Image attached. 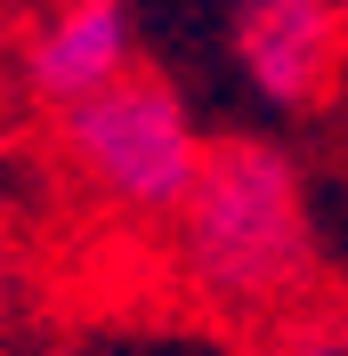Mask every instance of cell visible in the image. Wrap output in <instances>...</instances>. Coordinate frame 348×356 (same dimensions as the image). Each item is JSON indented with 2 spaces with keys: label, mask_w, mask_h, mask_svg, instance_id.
Listing matches in <instances>:
<instances>
[{
  "label": "cell",
  "mask_w": 348,
  "mask_h": 356,
  "mask_svg": "<svg viewBox=\"0 0 348 356\" xmlns=\"http://www.w3.org/2000/svg\"><path fill=\"white\" fill-rule=\"evenodd\" d=\"M171 259L219 316H292L316 284L300 162L267 138H211L203 178L171 219Z\"/></svg>",
  "instance_id": "1"
},
{
  "label": "cell",
  "mask_w": 348,
  "mask_h": 356,
  "mask_svg": "<svg viewBox=\"0 0 348 356\" xmlns=\"http://www.w3.org/2000/svg\"><path fill=\"white\" fill-rule=\"evenodd\" d=\"M57 146H65V170L81 178V195H97L122 219H162V227L178 219V202L203 178V154H211L187 97L146 65L122 73L97 97H81V106H65Z\"/></svg>",
  "instance_id": "2"
},
{
  "label": "cell",
  "mask_w": 348,
  "mask_h": 356,
  "mask_svg": "<svg viewBox=\"0 0 348 356\" xmlns=\"http://www.w3.org/2000/svg\"><path fill=\"white\" fill-rule=\"evenodd\" d=\"M235 73L243 89L276 113L324 106L348 73V0H267V8H235Z\"/></svg>",
  "instance_id": "3"
},
{
  "label": "cell",
  "mask_w": 348,
  "mask_h": 356,
  "mask_svg": "<svg viewBox=\"0 0 348 356\" xmlns=\"http://www.w3.org/2000/svg\"><path fill=\"white\" fill-rule=\"evenodd\" d=\"M122 73H138L130 0H41L33 24L17 33V89L49 113L113 89Z\"/></svg>",
  "instance_id": "4"
},
{
  "label": "cell",
  "mask_w": 348,
  "mask_h": 356,
  "mask_svg": "<svg viewBox=\"0 0 348 356\" xmlns=\"http://www.w3.org/2000/svg\"><path fill=\"white\" fill-rule=\"evenodd\" d=\"M260 356H348V324H332V316H283Z\"/></svg>",
  "instance_id": "5"
},
{
  "label": "cell",
  "mask_w": 348,
  "mask_h": 356,
  "mask_svg": "<svg viewBox=\"0 0 348 356\" xmlns=\"http://www.w3.org/2000/svg\"><path fill=\"white\" fill-rule=\"evenodd\" d=\"M17 73V41H8V24H0V81Z\"/></svg>",
  "instance_id": "6"
},
{
  "label": "cell",
  "mask_w": 348,
  "mask_h": 356,
  "mask_svg": "<svg viewBox=\"0 0 348 356\" xmlns=\"http://www.w3.org/2000/svg\"><path fill=\"white\" fill-rule=\"evenodd\" d=\"M227 8H267V0H227Z\"/></svg>",
  "instance_id": "7"
},
{
  "label": "cell",
  "mask_w": 348,
  "mask_h": 356,
  "mask_svg": "<svg viewBox=\"0 0 348 356\" xmlns=\"http://www.w3.org/2000/svg\"><path fill=\"white\" fill-rule=\"evenodd\" d=\"M0 284H8V251H0Z\"/></svg>",
  "instance_id": "8"
}]
</instances>
